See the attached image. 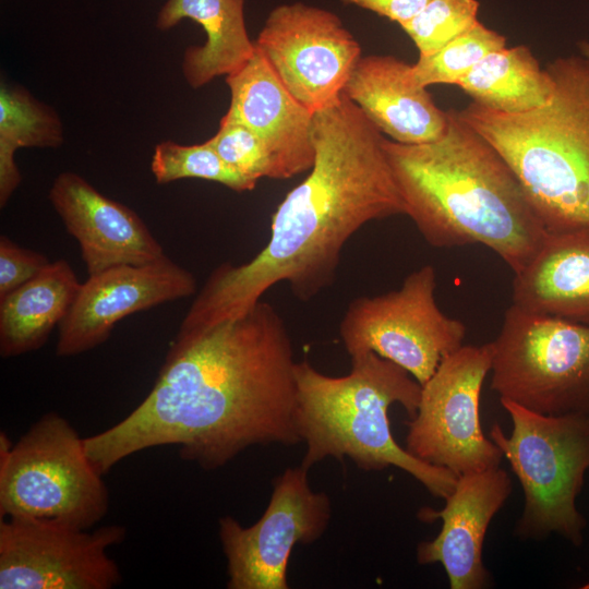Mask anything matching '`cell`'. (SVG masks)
<instances>
[{
	"label": "cell",
	"instance_id": "ac0fdd59",
	"mask_svg": "<svg viewBox=\"0 0 589 589\" xmlns=\"http://www.w3.org/2000/svg\"><path fill=\"white\" fill-rule=\"evenodd\" d=\"M344 93L395 142L428 143L446 131L447 111L436 106L426 87L413 81L411 64L394 56L361 57Z\"/></svg>",
	"mask_w": 589,
	"mask_h": 589
},
{
	"label": "cell",
	"instance_id": "44dd1931",
	"mask_svg": "<svg viewBox=\"0 0 589 589\" xmlns=\"http://www.w3.org/2000/svg\"><path fill=\"white\" fill-rule=\"evenodd\" d=\"M81 285L70 263L60 259L1 298V357L7 359L40 349L69 313Z\"/></svg>",
	"mask_w": 589,
	"mask_h": 589
},
{
	"label": "cell",
	"instance_id": "7c38bea8",
	"mask_svg": "<svg viewBox=\"0 0 589 589\" xmlns=\"http://www.w3.org/2000/svg\"><path fill=\"white\" fill-rule=\"evenodd\" d=\"M125 529L93 532L25 517L0 522V589H110L121 582L107 549Z\"/></svg>",
	"mask_w": 589,
	"mask_h": 589
},
{
	"label": "cell",
	"instance_id": "5b68a950",
	"mask_svg": "<svg viewBox=\"0 0 589 589\" xmlns=\"http://www.w3.org/2000/svg\"><path fill=\"white\" fill-rule=\"evenodd\" d=\"M545 69L546 105L510 115L471 103L457 113L503 156L549 233L589 229V60L557 57Z\"/></svg>",
	"mask_w": 589,
	"mask_h": 589
},
{
	"label": "cell",
	"instance_id": "9c48e42d",
	"mask_svg": "<svg viewBox=\"0 0 589 589\" xmlns=\"http://www.w3.org/2000/svg\"><path fill=\"white\" fill-rule=\"evenodd\" d=\"M436 271L424 265L401 287L352 300L339 335L350 358L375 352L409 372L421 386L462 346L466 326L444 314L435 300Z\"/></svg>",
	"mask_w": 589,
	"mask_h": 589
},
{
	"label": "cell",
	"instance_id": "4316f807",
	"mask_svg": "<svg viewBox=\"0 0 589 589\" xmlns=\"http://www.w3.org/2000/svg\"><path fill=\"white\" fill-rule=\"evenodd\" d=\"M208 144L231 168L257 182L275 179L272 159L259 136L243 123L224 116Z\"/></svg>",
	"mask_w": 589,
	"mask_h": 589
},
{
	"label": "cell",
	"instance_id": "d6986e66",
	"mask_svg": "<svg viewBox=\"0 0 589 589\" xmlns=\"http://www.w3.org/2000/svg\"><path fill=\"white\" fill-rule=\"evenodd\" d=\"M513 304L589 325V229L549 233L515 273Z\"/></svg>",
	"mask_w": 589,
	"mask_h": 589
},
{
	"label": "cell",
	"instance_id": "3957f363",
	"mask_svg": "<svg viewBox=\"0 0 589 589\" xmlns=\"http://www.w3.org/2000/svg\"><path fill=\"white\" fill-rule=\"evenodd\" d=\"M447 113L446 131L435 141L384 140L407 216L429 244H483L515 274L549 232L503 156L457 110Z\"/></svg>",
	"mask_w": 589,
	"mask_h": 589
},
{
	"label": "cell",
	"instance_id": "f1b7e54d",
	"mask_svg": "<svg viewBox=\"0 0 589 589\" xmlns=\"http://www.w3.org/2000/svg\"><path fill=\"white\" fill-rule=\"evenodd\" d=\"M372 11L381 16L402 25L413 19L430 0H341Z\"/></svg>",
	"mask_w": 589,
	"mask_h": 589
},
{
	"label": "cell",
	"instance_id": "6da1fadb",
	"mask_svg": "<svg viewBox=\"0 0 589 589\" xmlns=\"http://www.w3.org/2000/svg\"><path fill=\"white\" fill-rule=\"evenodd\" d=\"M294 365L286 323L268 302L178 332L151 392L117 424L84 437L86 454L105 474L132 454L176 445L182 459L214 470L253 445H296Z\"/></svg>",
	"mask_w": 589,
	"mask_h": 589
},
{
	"label": "cell",
	"instance_id": "30bf717a",
	"mask_svg": "<svg viewBox=\"0 0 589 589\" xmlns=\"http://www.w3.org/2000/svg\"><path fill=\"white\" fill-rule=\"evenodd\" d=\"M492 342L461 346L422 385L406 449L416 458L457 477L500 466L503 453L480 422V396L491 372Z\"/></svg>",
	"mask_w": 589,
	"mask_h": 589
},
{
	"label": "cell",
	"instance_id": "cb8c5ba5",
	"mask_svg": "<svg viewBox=\"0 0 589 589\" xmlns=\"http://www.w3.org/2000/svg\"><path fill=\"white\" fill-rule=\"evenodd\" d=\"M504 47L506 37L478 21L436 52L419 57L411 64L412 79L423 87L456 85L486 55Z\"/></svg>",
	"mask_w": 589,
	"mask_h": 589
},
{
	"label": "cell",
	"instance_id": "277c9868",
	"mask_svg": "<svg viewBox=\"0 0 589 589\" xmlns=\"http://www.w3.org/2000/svg\"><path fill=\"white\" fill-rule=\"evenodd\" d=\"M294 375L297 425L306 444L303 468L326 457H348L364 471L397 467L435 497L452 493L455 473L416 458L392 434L389 407L401 405L410 419L419 407L422 386L409 372L368 352L351 358L345 376L323 374L308 361L296 362Z\"/></svg>",
	"mask_w": 589,
	"mask_h": 589
},
{
	"label": "cell",
	"instance_id": "ffe728a7",
	"mask_svg": "<svg viewBox=\"0 0 589 589\" xmlns=\"http://www.w3.org/2000/svg\"><path fill=\"white\" fill-rule=\"evenodd\" d=\"M184 19L202 25L206 34L203 46L184 55L183 74L192 87L238 71L255 52L244 23V0H167L156 25L165 31Z\"/></svg>",
	"mask_w": 589,
	"mask_h": 589
},
{
	"label": "cell",
	"instance_id": "f546056e",
	"mask_svg": "<svg viewBox=\"0 0 589 589\" xmlns=\"http://www.w3.org/2000/svg\"><path fill=\"white\" fill-rule=\"evenodd\" d=\"M579 55L589 60V40H580L578 43Z\"/></svg>",
	"mask_w": 589,
	"mask_h": 589
},
{
	"label": "cell",
	"instance_id": "d4e9b609",
	"mask_svg": "<svg viewBox=\"0 0 589 589\" xmlns=\"http://www.w3.org/2000/svg\"><path fill=\"white\" fill-rule=\"evenodd\" d=\"M151 168L156 182L161 184L196 178L243 192L253 190L257 183L226 164L207 141L195 145L161 142L155 147Z\"/></svg>",
	"mask_w": 589,
	"mask_h": 589
},
{
	"label": "cell",
	"instance_id": "8fae6325",
	"mask_svg": "<svg viewBox=\"0 0 589 589\" xmlns=\"http://www.w3.org/2000/svg\"><path fill=\"white\" fill-rule=\"evenodd\" d=\"M308 471L300 465L277 477L269 503L254 525L245 528L230 516L219 519L229 589H288L293 546L318 540L332 515L329 497L310 488Z\"/></svg>",
	"mask_w": 589,
	"mask_h": 589
},
{
	"label": "cell",
	"instance_id": "8992f818",
	"mask_svg": "<svg viewBox=\"0 0 589 589\" xmlns=\"http://www.w3.org/2000/svg\"><path fill=\"white\" fill-rule=\"evenodd\" d=\"M500 400L510 417L512 433L506 436L494 423L490 437L524 491L515 534L539 540L556 533L580 545L586 519L576 500L589 469V414L546 416Z\"/></svg>",
	"mask_w": 589,
	"mask_h": 589
},
{
	"label": "cell",
	"instance_id": "2e32d148",
	"mask_svg": "<svg viewBox=\"0 0 589 589\" xmlns=\"http://www.w3.org/2000/svg\"><path fill=\"white\" fill-rule=\"evenodd\" d=\"M48 197L67 231L79 242L88 276L121 265L149 264L166 256L136 213L103 195L77 173H60Z\"/></svg>",
	"mask_w": 589,
	"mask_h": 589
},
{
	"label": "cell",
	"instance_id": "83f0119b",
	"mask_svg": "<svg viewBox=\"0 0 589 589\" xmlns=\"http://www.w3.org/2000/svg\"><path fill=\"white\" fill-rule=\"evenodd\" d=\"M51 262L40 252L0 237V299L41 273Z\"/></svg>",
	"mask_w": 589,
	"mask_h": 589
},
{
	"label": "cell",
	"instance_id": "ba28073f",
	"mask_svg": "<svg viewBox=\"0 0 589 589\" xmlns=\"http://www.w3.org/2000/svg\"><path fill=\"white\" fill-rule=\"evenodd\" d=\"M492 345L500 399L546 416L589 414V325L512 304Z\"/></svg>",
	"mask_w": 589,
	"mask_h": 589
},
{
	"label": "cell",
	"instance_id": "7402d4cb",
	"mask_svg": "<svg viewBox=\"0 0 589 589\" xmlns=\"http://www.w3.org/2000/svg\"><path fill=\"white\" fill-rule=\"evenodd\" d=\"M482 107L503 113H525L546 105L554 81L524 45L486 55L457 84Z\"/></svg>",
	"mask_w": 589,
	"mask_h": 589
},
{
	"label": "cell",
	"instance_id": "484cf974",
	"mask_svg": "<svg viewBox=\"0 0 589 589\" xmlns=\"http://www.w3.org/2000/svg\"><path fill=\"white\" fill-rule=\"evenodd\" d=\"M479 7L477 0H430L400 26L414 43L419 57H425L472 27L479 21Z\"/></svg>",
	"mask_w": 589,
	"mask_h": 589
},
{
	"label": "cell",
	"instance_id": "52a82bcc",
	"mask_svg": "<svg viewBox=\"0 0 589 589\" xmlns=\"http://www.w3.org/2000/svg\"><path fill=\"white\" fill-rule=\"evenodd\" d=\"M67 419L49 412L12 445L0 435V516L88 529L109 508V493Z\"/></svg>",
	"mask_w": 589,
	"mask_h": 589
},
{
	"label": "cell",
	"instance_id": "e0dca14e",
	"mask_svg": "<svg viewBox=\"0 0 589 589\" xmlns=\"http://www.w3.org/2000/svg\"><path fill=\"white\" fill-rule=\"evenodd\" d=\"M226 82L231 95L226 116L259 136L272 159L275 179L311 170L315 159L313 112L286 88L256 47L252 58L227 75Z\"/></svg>",
	"mask_w": 589,
	"mask_h": 589
},
{
	"label": "cell",
	"instance_id": "7a4b0ae2",
	"mask_svg": "<svg viewBox=\"0 0 589 589\" xmlns=\"http://www.w3.org/2000/svg\"><path fill=\"white\" fill-rule=\"evenodd\" d=\"M308 177L272 216L267 244L249 262L216 267L183 317L185 333L236 318L274 285L309 301L336 278L346 242L370 221L407 215L382 132L344 92L313 113Z\"/></svg>",
	"mask_w": 589,
	"mask_h": 589
},
{
	"label": "cell",
	"instance_id": "5bb4252c",
	"mask_svg": "<svg viewBox=\"0 0 589 589\" xmlns=\"http://www.w3.org/2000/svg\"><path fill=\"white\" fill-rule=\"evenodd\" d=\"M191 272L167 255L145 265H121L89 275L58 326V357H72L104 344L122 318L194 294Z\"/></svg>",
	"mask_w": 589,
	"mask_h": 589
},
{
	"label": "cell",
	"instance_id": "603a6c76",
	"mask_svg": "<svg viewBox=\"0 0 589 589\" xmlns=\"http://www.w3.org/2000/svg\"><path fill=\"white\" fill-rule=\"evenodd\" d=\"M63 130L57 112L27 91L1 84L0 89V206L4 207L22 181L14 163L21 147H57Z\"/></svg>",
	"mask_w": 589,
	"mask_h": 589
},
{
	"label": "cell",
	"instance_id": "4fadbf2b",
	"mask_svg": "<svg viewBox=\"0 0 589 589\" xmlns=\"http://www.w3.org/2000/svg\"><path fill=\"white\" fill-rule=\"evenodd\" d=\"M254 44L313 113L339 97L361 58L360 45L336 14L302 2L272 10Z\"/></svg>",
	"mask_w": 589,
	"mask_h": 589
},
{
	"label": "cell",
	"instance_id": "9a60e30c",
	"mask_svg": "<svg viewBox=\"0 0 589 589\" xmlns=\"http://www.w3.org/2000/svg\"><path fill=\"white\" fill-rule=\"evenodd\" d=\"M510 492V477L500 467L459 476L443 509L418 512L423 522L442 519L438 534L418 544V563L442 564L452 589L485 588L490 574L482 562L484 538Z\"/></svg>",
	"mask_w": 589,
	"mask_h": 589
}]
</instances>
